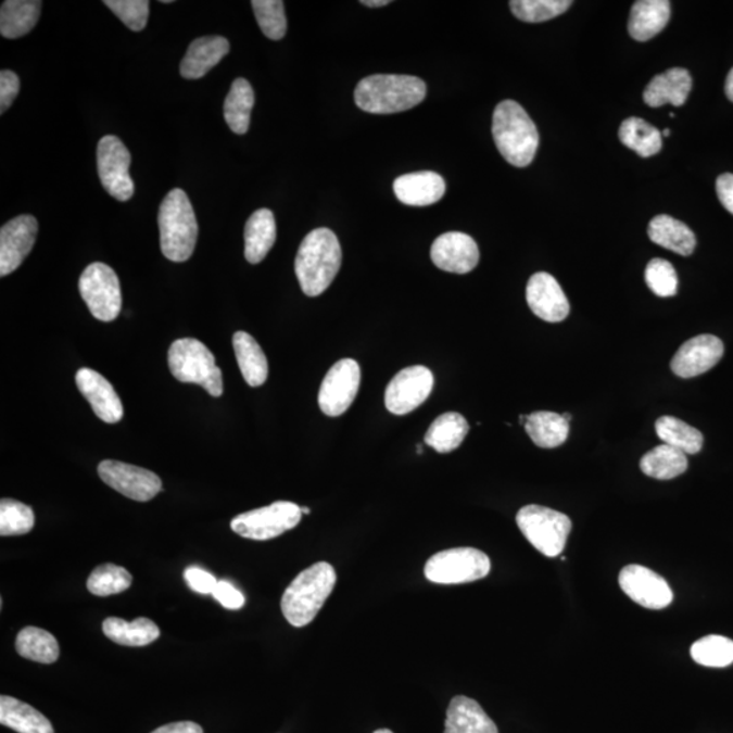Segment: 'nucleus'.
<instances>
[{
	"mask_svg": "<svg viewBox=\"0 0 733 733\" xmlns=\"http://www.w3.org/2000/svg\"><path fill=\"white\" fill-rule=\"evenodd\" d=\"M339 239L329 228H315L299 247L295 274L307 296H318L328 290L341 268Z\"/></svg>",
	"mask_w": 733,
	"mask_h": 733,
	"instance_id": "1",
	"label": "nucleus"
},
{
	"mask_svg": "<svg viewBox=\"0 0 733 733\" xmlns=\"http://www.w3.org/2000/svg\"><path fill=\"white\" fill-rule=\"evenodd\" d=\"M426 96L427 86L417 76L378 74L358 81L355 102L367 113L393 114L409 111Z\"/></svg>",
	"mask_w": 733,
	"mask_h": 733,
	"instance_id": "2",
	"label": "nucleus"
},
{
	"mask_svg": "<svg viewBox=\"0 0 733 733\" xmlns=\"http://www.w3.org/2000/svg\"><path fill=\"white\" fill-rule=\"evenodd\" d=\"M336 580V570L329 563H317L304 569L282 594V616L295 628L313 622L333 592Z\"/></svg>",
	"mask_w": 733,
	"mask_h": 733,
	"instance_id": "3",
	"label": "nucleus"
},
{
	"mask_svg": "<svg viewBox=\"0 0 733 733\" xmlns=\"http://www.w3.org/2000/svg\"><path fill=\"white\" fill-rule=\"evenodd\" d=\"M492 134L500 154L510 165L526 167L534 161L540 134L518 102L507 100L498 103L493 113Z\"/></svg>",
	"mask_w": 733,
	"mask_h": 733,
	"instance_id": "4",
	"label": "nucleus"
},
{
	"mask_svg": "<svg viewBox=\"0 0 733 733\" xmlns=\"http://www.w3.org/2000/svg\"><path fill=\"white\" fill-rule=\"evenodd\" d=\"M163 255L174 263L192 257L198 242L199 226L192 203L182 189H173L163 199L157 215Z\"/></svg>",
	"mask_w": 733,
	"mask_h": 733,
	"instance_id": "5",
	"label": "nucleus"
},
{
	"mask_svg": "<svg viewBox=\"0 0 733 733\" xmlns=\"http://www.w3.org/2000/svg\"><path fill=\"white\" fill-rule=\"evenodd\" d=\"M168 368L173 377L182 383L201 386L212 396L223 394V374L216 366L214 353L195 339H179L173 342L167 353Z\"/></svg>",
	"mask_w": 733,
	"mask_h": 733,
	"instance_id": "6",
	"label": "nucleus"
},
{
	"mask_svg": "<svg viewBox=\"0 0 733 733\" xmlns=\"http://www.w3.org/2000/svg\"><path fill=\"white\" fill-rule=\"evenodd\" d=\"M526 540L546 557H557L567 546L572 521L567 515L541 505H526L516 515Z\"/></svg>",
	"mask_w": 733,
	"mask_h": 733,
	"instance_id": "7",
	"label": "nucleus"
},
{
	"mask_svg": "<svg viewBox=\"0 0 733 733\" xmlns=\"http://www.w3.org/2000/svg\"><path fill=\"white\" fill-rule=\"evenodd\" d=\"M491 559L475 547H455L434 554L428 559L424 573L432 583L464 584L486 578Z\"/></svg>",
	"mask_w": 733,
	"mask_h": 733,
	"instance_id": "8",
	"label": "nucleus"
},
{
	"mask_svg": "<svg viewBox=\"0 0 733 733\" xmlns=\"http://www.w3.org/2000/svg\"><path fill=\"white\" fill-rule=\"evenodd\" d=\"M302 515L301 507L295 503L276 502L236 516L231 520V530L248 540L269 541L295 529Z\"/></svg>",
	"mask_w": 733,
	"mask_h": 733,
	"instance_id": "9",
	"label": "nucleus"
},
{
	"mask_svg": "<svg viewBox=\"0 0 733 733\" xmlns=\"http://www.w3.org/2000/svg\"><path fill=\"white\" fill-rule=\"evenodd\" d=\"M79 292L92 317L102 323H112L122 312V287L116 271L106 264L87 266L80 275Z\"/></svg>",
	"mask_w": 733,
	"mask_h": 733,
	"instance_id": "10",
	"label": "nucleus"
},
{
	"mask_svg": "<svg viewBox=\"0 0 733 733\" xmlns=\"http://www.w3.org/2000/svg\"><path fill=\"white\" fill-rule=\"evenodd\" d=\"M130 154L116 136H103L98 143L97 167L102 187L112 198L128 201L135 193V184L129 176Z\"/></svg>",
	"mask_w": 733,
	"mask_h": 733,
	"instance_id": "11",
	"label": "nucleus"
},
{
	"mask_svg": "<svg viewBox=\"0 0 733 733\" xmlns=\"http://www.w3.org/2000/svg\"><path fill=\"white\" fill-rule=\"evenodd\" d=\"M361 366L353 358H342L326 374L318 394L320 410L329 417H339L350 409L361 386Z\"/></svg>",
	"mask_w": 733,
	"mask_h": 733,
	"instance_id": "12",
	"label": "nucleus"
},
{
	"mask_svg": "<svg viewBox=\"0 0 733 733\" xmlns=\"http://www.w3.org/2000/svg\"><path fill=\"white\" fill-rule=\"evenodd\" d=\"M98 476L108 486L135 502H150L162 491L161 478L155 472L124 462L102 460Z\"/></svg>",
	"mask_w": 733,
	"mask_h": 733,
	"instance_id": "13",
	"label": "nucleus"
},
{
	"mask_svg": "<svg viewBox=\"0 0 733 733\" xmlns=\"http://www.w3.org/2000/svg\"><path fill=\"white\" fill-rule=\"evenodd\" d=\"M433 390V374L424 366L402 369L386 388L384 405L390 413L404 416L427 401Z\"/></svg>",
	"mask_w": 733,
	"mask_h": 733,
	"instance_id": "14",
	"label": "nucleus"
},
{
	"mask_svg": "<svg viewBox=\"0 0 733 733\" xmlns=\"http://www.w3.org/2000/svg\"><path fill=\"white\" fill-rule=\"evenodd\" d=\"M619 585L630 599L650 610H661L673 601L672 590L660 574L641 565H628L619 573Z\"/></svg>",
	"mask_w": 733,
	"mask_h": 733,
	"instance_id": "15",
	"label": "nucleus"
},
{
	"mask_svg": "<svg viewBox=\"0 0 733 733\" xmlns=\"http://www.w3.org/2000/svg\"><path fill=\"white\" fill-rule=\"evenodd\" d=\"M38 222L35 216L21 215L5 223L0 230V276L13 274L35 247Z\"/></svg>",
	"mask_w": 733,
	"mask_h": 733,
	"instance_id": "16",
	"label": "nucleus"
},
{
	"mask_svg": "<svg viewBox=\"0 0 733 733\" xmlns=\"http://www.w3.org/2000/svg\"><path fill=\"white\" fill-rule=\"evenodd\" d=\"M724 355V344L719 337L700 334L679 347L671 362L672 372L679 378H694L709 371Z\"/></svg>",
	"mask_w": 733,
	"mask_h": 733,
	"instance_id": "17",
	"label": "nucleus"
},
{
	"mask_svg": "<svg viewBox=\"0 0 733 733\" xmlns=\"http://www.w3.org/2000/svg\"><path fill=\"white\" fill-rule=\"evenodd\" d=\"M431 258L439 269L450 274H469L480 261L475 239L464 232H445L434 239Z\"/></svg>",
	"mask_w": 733,
	"mask_h": 733,
	"instance_id": "18",
	"label": "nucleus"
},
{
	"mask_svg": "<svg viewBox=\"0 0 733 733\" xmlns=\"http://www.w3.org/2000/svg\"><path fill=\"white\" fill-rule=\"evenodd\" d=\"M526 298L531 312L546 323H563L569 315V302L561 286L546 271H540L530 277L527 282Z\"/></svg>",
	"mask_w": 733,
	"mask_h": 733,
	"instance_id": "19",
	"label": "nucleus"
},
{
	"mask_svg": "<svg viewBox=\"0 0 733 733\" xmlns=\"http://www.w3.org/2000/svg\"><path fill=\"white\" fill-rule=\"evenodd\" d=\"M75 382L98 418L108 424L122 420L124 416L122 400L106 378L94 369L80 368L76 372Z\"/></svg>",
	"mask_w": 733,
	"mask_h": 733,
	"instance_id": "20",
	"label": "nucleus"
},
{
	"mask_svg": "<svg viewBox=\"0 0 733 733\" xmlns=\"http://www.w3.org/2000/svg\"><path fill=\"white\" fill-rule=\"evenodd\" d=\"M230 52V42L225 37L205 36L190 43L187 54L179 65L185 79H200L208 74L220 60Z\"/></svg>",
	"mask_w": 733,
	"mask_h": 733,
	"instance_id": "21",
	"label": "nucleus"
},
{
	"mask_svg": "<svg viewBox=\"0 0 733 733\" xmlns=\"http://www.w3.org/2000/svg\"><path fill=\"white\" fill-rule=\"evenodd\" d=\"M444 192V179L434 172L409 173L394 181L396 199L406 205L426 206L438 203Z\"/></svg>",
	"mask_w": 733,
	"mask_h": 733,
	"instance_id": "22",
	"label": "nucleus"
},
{
	"mask_svg": "<svg viewBox=\"0 0 733 733\" xmlns=\"http://www.w3.org/2000/svg\"><path fill=\"white\" fill-rule=\"evenodd\" d=\"M693 79L687 69L671 68L656 75L644 90V101L650 108H660L671 103L682 106L692 91Z\"/></svg>",
	"mask_w": 733,
	"mask_h": 733,
	"instance_id": "23",
	"label": "nucleus"
},
{
	"mask_svg": "<svg viewBox=\"0 0 733 733\" xmlns=\"http://www.w3.org/2000/svg\"><path fill=\"white\" fill-rule=\"evenodd\" d=\"M444 733H498V730L477 700L456 695L448 705Z\"/></svg>",
	"mask_w": 733,
	"mask_h": 733,
	"instance_id": "24",
	"label": "nucleus"
},
{
	"mask_svg": "<svg viewBox=\"0 0 733 733\" xmlns=\"http://www.w3.org/2000/svg\"><path fill=\"white\" fill-rule=\"evenodd\" d=\"M670 16L671 3L668 0H639L630 11L629 35L635 41H648L665 29Z\"/></svg>",
	"mask_w": 733,
	"mask_h": 733,
	"instance_id": "25",
	"label": "nucleus"
},
{
	"mask_svg": "<svg viewBox=\"0 0 733 733\" xmlns=\"http://www.w3.org/2000/svg\"><path fill=\"white\" fill-rule=\"evenodd\" d=\"M277 228L274 212L255 211L244 226V257L250 264H258L268 255L276 242Z\"/></svg>",
	"mask_w": 733,
	"mask_h": 733,
	"instance_id": "26",
	"label": "nucleus"
},
{
	"mask_svg": "<svg viewBox=\"0 0 733 733\" xmlns=\"http://www.w3.org/2000/svg\"><path fill=\"white\" fill-rule=\"evenodd\" d=\"M233 352L244 382L250 388H260L268 379V361L257 341L247 331H237L232 337Z\"/></svg>",
	"mask_w": 733,
	"mask_h": 733,
	"instance_id": "27",
	"label": "nucleus"
},
{
	"mask_svg": "<svg viewBox=\"0 0 733 733\" xmlns=\"http://www.w3.org/2000/svg\"><path fill=\"white\" fill-rule=\"evenodd\" d=\"M648 237L652 242L684 257L692 255L697 244L692 228L668 215H657L650 220Z\"/></svg>",
	"mask_w": 733,
	"mask_h": 733,
	"instance_id": "28",
	"label": "nucleus"
},
{
	"mask_svg": "<svg viewBox=\"0 0 733 733\" xmlns=\"http://www.w3.org/2000/svg\"><path fill=\"white\" fill-rule=\"evenodd\" d=\"M0 724L18 733H54L46 716L9 695L0 697Z\"/></svg>",
	"mask_w": 733,
	"mask_h": 733,
	"instance_id": "29",
	"label": "nucleus"
},
{
	"mask_svg": "<svg viewBox=\"0 0 733 733\" xmlns=\"http://www.w3.org/2000/svg\"><path fill=\"white\" fill-rule=\"evenodd\" d=\"M103 634L113 643L124 646H146L160 639L161 630L151 619L140 617L132 622L109 617L102 623Z\"/></svg>",
	"mask_w": 733,
	"mask_h": 733,
	"instance_id": "30",
	"label": "nucleus"
},
{
	"mask_svg": "<svg viewBox=\"0 0 733 733\" xmlns=\"http://www.w3.org/2000/svg\"><path fill=\"white\" fill-rule=\"evenodd\" d=\"M469 429V424L459 413H444L428 428L424 442L439 454L453 453L464 443Z\"/></svg>",
	"mask_w": 733,
	"mask_h": 733,
	"instance_id": "31",
	"label": "nucleus"
},
{
	"mask_svg": "<svg viewBox=\"0 0 733 733\" xmlns=\"http://www.w3.org/2000/svg\"><path fill=\"white\" fill-rule=\"evenodd\" d=\"M40 0H5L0 9V33L5 38L27 35L40 18Z\"/></svg>",
	"mask_w": 733,
	"mask_h": 733,
	"instance_id": "32",
	"label": "nucleus"
},
{
	"mask_svg": "<svg viewBox=\"0 0 733 733\" xmlns=\"http://www.w3.org/2000/svg\"><path fill=\"white\" fill-rule=\"evenodd\" d=\"M526 432L538 447L556 448L567 442L569 422L554 412H535L527 416Z\"/></svg>",
	"mask_w": 733,
	"mask_h": 733,
	"instance_id": "33",
	"label": "nucleus"
},
{
	"mask_svg": "<svg viewBox=\"0 0 733 733\" xmlns=\"http://www.w3.org/2000/svg\"><path fill=\"white\" fill-rule=\"evenodd\" d=\"M686 454L668 444L657 445L640 460V469L645 476L656 480H672L687 470Z\"/></svg>",
	"mask_w": 733,
	"mask_h": 733,
	"instance_id": "34",
	"label": "nucleus"
},
{
	"mask_svg": "<svg viewBox=\"0 0 733 733\" xmlns=\"http://www.w3.org/2000/svg\"><path fill=\"white\" fill-rule=\"evenodd\" d=\"M254 101L253 87L247 79L238 78L232 81L225 101V118L233 134L248 132Z\"/></svg>",
	"mask_w": 733,
	"mask_h": 733,
	"instance_id": "35",
	"label": "nucleus"
},
{
	"mask_svg": "<svg viewBox=\"0 0 733 733\" xmlns=\"http://www.w3.org/2000/svg\"><path fill=\"white\" fill-rule=\"evenodd\" d=\"M18 655L42 665H52L60 656L58 640L47 630L27 627L21 630L15 640Z\"/></svg>",
	"mask_w": 733,
	"mask_h": 733,
	"instance_id": "36",
	"label": "nucleus"
},
{
	"mask_svg": "<svg viewBox=\"0 0 733 733\" xmlns=\"http://www.w3.org/2000/svg\"><path fill=\"white\" fill-rule=\"evenodd\" d=\"M619 140L640 156L649 157L659 154L662 147L661 132L654 125L639 117L624 119L619 128Z\"/></svg>",
	"mask_w": 733,
	"mask_h": 733,
	"instance_id": "37",
	"label": "nucleus"
},
{
	"mask_svg": "<svg viewBox=\"0 0 733 733\" xmlns=\"http://www.w3.org/2000/svg\"><path fill=\"white\" fill-rule=\"evenodd\" d=\"M655 429L661 442L682 451L684 454H698L703 448V433L677 417L662 416L657 418Z\"/></svg>",
	"mask_w": 733,
	"mask_h": 733,
	"instance_id": "38",
	"label": "nucleus"
},
{
	"mask_svg": "<svg viewBox=\"0 0 733 733\" xmlns=\"http://www.w3.org/2000/svg\"><path fill=\"white\" fill-rule=\"evenodd\" d=\"M132 584V574L114 564H102L87 579V590L96 596L122 594Z\"/></svg>",
	"mask_w": 733,
	"mask_h": 733,
	"instance_id": "39",
	"label": "nucleus"
},
{
	"mask_svg": "<svg viewBox=\"0 0 733 733\" xmlns=\"http://www.w3.org/2000/svg\"><path fill=\"white\" fill-rule=\"evenodd\" d=\"M690 654L700 666L724 668L733 662V641L722 635H706L693 644Z\"/></svg>",
	"mask_w": 733,
	"mask_h": 733,
	"instance_id": "40",
	"label": "nucleus"
},
{
	"mask_svg": "<svg viewBox=\"0 0 733 733\" xmlns=\"http://www.w3.org/2000/svg\"><path fill=\"white\" fill-rule=\"evenodd\" d=\"M35 513L29 507L13 498L0 502V535H24L35 527Z\"/></svg>",
	"mask_w": 733,
	"mask_h": 733,
	"instance_id": "41",
	"label": "nucleus"
},
{
	"mask_svg": "<svg viewBox=\"0 0 733 733\" xmlns=\"http://www.w3.org/2000/svg\"><path fill=\"white\" fill-rule=\"evenodd\" d=\"M509 5L516 18L536 24V22H545L564 14L572 2L570 0H513Z\"/></svg>",
	"mask_w": 733,
	"mask_h": 733,
	"instance_id": "42",
	"label": "nucleus"
},
{
	"mask_svg": "<svg viewBox=\"0 0 733 733\" xmlns=\"http://www.w3.org/2000/svg\"><path fill=\"white\" fill-rule=\"evenodd\" d=\"M252 8L266 37L277 41L286 36L287 16L281 0H253Z\"/></svg>",
	"mask_w": 733,
	"mask_h": 733,
	"instance_id": "43",
	"label": "nucleus"
},
{
	"mask_svg": "<svg viewBox=\"0 0 733 733\" xmlns=\"http://www.w3.org/2000/svg\"><path fill=\"white\" fill-rule=\"evenodd\" d=\"M645 281L657 296L671 298L677 295L678 275L675 268L667 260H652L645 269Z\"/></svg>",
	"mask_w": 733,
	"mask_h": 733,
	"instance_id": "44",
	"label": "nucleus"
},
{
	"mask_svg": "<svg viewBox=\"0 0 733 733\" xmlns=\"http://www.w3.org/2000/svg\"><path fill=\"white\" fill-rule=\"evenodd\" d=\"M105 5L127 25L130 30L141 31L149 22L150 2L147 0H105Z\"/></svg>",
	"mask_w": 733,
	"mask_h": 733,
	"instance_id": "45",
	"label": "nucleus"
},
{
	"mask_svg": "<svg viewBox=\"0 0 733 733\" xmlns=\"http://www.w3.org/2000/svg\"><path fill=\"white\" fill-rule=\"evenodd\" d=\"M184 579L187 581L189 589L198 592V594L212 595L217 585L215 576L199 567L185 569Z\"/></svg>",
	"mask_w": 733,
	"mask_h": 733,
	"instance_id": "46",
	"label": "nucleus"
},
{
	"mask_svg": "<svg viewBox=\"0 0 733 733\" xmlns=\"http://www.w3.org/2000/svg\"><path fill=\"white\" fill-rule=\"evenodd\" d=\"M20 92V78L13 71L0 73V113H4Z\"/></svg>",
	"mask_w": 733,
	"mask_h": 733,
	"instance_id": "47",
	"label": "nucleus"
},
{
	"mask_svg": "<svg viewBox=\"0 0 733 733\" xmlns=\"http://www.w3.org/2000/svg\"><path fill=\"white\" fill-rule=\"evenodd\" d=\"M212 596H214L223 607L228 608V610H239V608L244 605L242 592L226 580L217 581L216 589Z\"/></svg>",
	"mask_w": 733,
	"mask_h": 733,
	"instance_id": "48",
	"label": "nucleus"
},
{
	"mask_svg": "<svg viewBox=\"0 0 733 733\" xmlns=\"http://www.w3.org/2000/svg\"><path fill=\"white\" fill-rule=\"evenodd\" d=\"M716 192L724 208L733 215V174H721L717 178Z\"/></svg>",
	"mask_w": 733,
	"mask_h": 733,
	"instance_id": "49",
	"label": "nucleus"
},
{
	"mask_svg": "<svg viewBox=\"0 0 733 733\" xmlns=\"http://www.w3.org/2000/svg\"><path fill=\"white\" fill-rule=\"evenodd\" d=\"M151 733H204L203 728L193 721L172 722V724L157 728Z\"/></svg>",
	"mask_w": 733,
	"mask_h": 733,
	"instance_id": "50",
	"label": "nucleus"
},
{
	"mask_svg": "<svg viewBox=\"0 0 733 733\" xmlns=\"http://www.w3.org/2000/svg\"><path fill=\"white\" fill-rule=\"evenodd\" d=\"M725 94L728 97V100L733 102V68L730 71V74H728V76H726Z\"/></svg>",
	"mask_w": 733,
	"mask_h": 733,
	"instance_id": "51",
	"label": "nucleus"
},
{
	"mask_svg": "<svg viewBox=\"0 0 733 733\" xmlns=\"http://www.w3.org/2000/svg\"><path fill=\"white\" fill-rule=\"evenodd\" d=\"M390 3V0H363L362 2V4L367 5V8H383V5Z\"/></svg>",
	"mask_w": 733,
	"mask_h": 733,
	"instance_id": "52",
	"label": "nucleus"
},
{
	"mask_svg": "<svg viewBox=\"0 0 733 733\" xmlns=\"http://www.w3.org/2000/svg\"><path fill=\"white\" fill-rule=\"evenodd\" d=\"M563 417H564L565 420H567L568 422H570V420H572V415H570V413H563Z\"/></svg>",
	"mask_w": 733,
	"mask_h": 733,
	"instance_id": "53",
	"label": "nucleus"
},
{
	"mask_svg": "<svg viewBox=\"0 0 733 733\" xmlns=\"http://www.w3.org/2000/svg\"><path fill=\"white\" fill-rule=\"evenodd\" d=\"M301 509L303 515H308L309 513H312V510H309V508L307 507H301Z\"/></svg>",
	"mask_w": 733,
	"mask_h": 733,
	"instance_id": "54",
	"label": "nucleus"
},
{
	"mask_svg": "<svg viewBox=\"0 0 733 733\" xmlns=\"http://www.w3.org/2000/svg\"><path fill=\"white\" fill-rule=\"evenodd\" d=\"M374 733H394V732H391L390 730H378L375 731Z\"/></svg>",
	"mask_w": 733,
	"mask_h": 733,
	"instance_id": "55",
	"label": "nucleus"
},
{
	"mask_svg": "<svg viewBox=\"0 0 733 733\" xmlns=\"http://www.w3.org/2000/svg\"><path fill=\"white\" fill-rule=\"evenodd\" d=\"M670 134H671V130H670V129H665V130H662V134H661V135H662V136H670Z\"/></svg>",
	"mask_w": 733,
	"mask_h": 733,
	"instance_id": "56",
	"label": "nucleus"
}]
</instances>
